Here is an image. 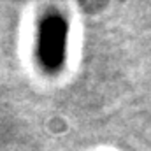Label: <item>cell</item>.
Segmentation results:
<instances>
[{
    "instance_id": "cell-1",
    "label": "cell",
    "mask_w": 151,
    "mask_h": 151,
    "mask_svg": "<svg viewBox=\"0 0 151 151\" xmlns=\"http://www.w3.org/2000/svg\"><path fill=\"white\" fill-rule=\"evenodd\" d=\"M67 46V23L58 12H51L44 18L39 35V58L49 70L60 69L65 58Z\"/></svg>"
}]
</instances>
